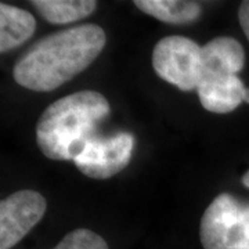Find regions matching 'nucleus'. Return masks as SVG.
Returning a JSON list of instances; mask_svg holds the SVG:
<instances>
[{"mask_svg": "<svg viewBox=\"0 0 249 249\" xmlns=\"http://www.w3.org/2000/svg\"><path fill=\"white\" fill-rule=\"evenodd\" d=\"M107 45L104 29L83 24L45 36L22 54L13 78L32 91H53L88 70Z\"/></svg>", "mask_w": 249, "mask_h": 249, "instance_id": "1", "label": "nucleus"}, {"mask_svg": "<svg viewBox=\"0 0 249 249\" xmlns=\"http://www.w3.org/2000/svg\"><path fill=\"white\" fill-rule=\"evenodd\" d=\"M111 112L108 100L94 90H82L52 103L36 124V144L46 158L75 160Z\"/></svg>", "mask_w": 249, "mask_h": 249, "instance_id": "2", "label": "nucleus"}, {"mask_svg": "<svg viewBox=\"0 0 249 249\" xmlns=\"http://www.w3.org/2000/svg\"><path fill=\"white\" fill-rule=\"evenodd\" d=\"M199 238L204 249H249V205L223 193L206 208Z\"/></svg>", "mask_w": 249, "mask_h": 249, "instance_id": "3", "label": "nucleus"}, {"mask_svg": "<svg viewBox=\"0 0 249 249\" xmlns=\"http://www.w3.org/2000/svg\"><path fill=\"white\" fill-rule=\"evenodd\" d=\"M152 68L178 89L196 90L202 76V47L186 36H166L152 50Z\"/></svg>", "mask_w": 249, "mask_h": 249, "instance_id": "4", "label": "nucleus"}, {"mask_svg": "<svg viewBox=\"0 0 249 249\" xmlns=\"http://www.w3.org/2000/svg\"><path fill=\"white\" fill-rule=\"evenodd\" d=\"M134 148V136L116 132L109 136H94L73 160L76 168L90 178L106 180L118 175L129 165Z\"/></svg>", "mask_w": 249, "mask_h": 249, "instance_id": "5", "label": "nucleus"}, {"mask_svg": "<svg viewBox=\"0 0 249 249\" xmlns=\"http://www.w3.org/2000/svg\"><path fill=\"white\" fill-rule=\"evenodd\" d=\"M47 201L34 190H21L0 202V249H11L43 219Z\"/></svg>", "mask_w": 249, "mask_h": 249, "instance_id": "6", "label": "nucleus"}, {"mask_svg": "<svg viewBox=\"0 0 249 249\" xmlns=\"http://www.w3.org/2000/svg\"><path fill=\"white\" fill-rule=\"evenodd\" d=\"M244 64L245 50L237 39L231 36L214 37L202 47L201 82L238 75Z\"/></svg>", "mask_w": 249, "mask_h": 249, "instance_id": "7", "label": "nucleus"}, {"mask_svg": "<svg viewBox=\"0 0 249 249\" xmlns=\"http://www.w3.org/2000/svg\"><path fill=\"white\" fill-rule=\"evenodd\" d=\"M201 106L213 114H229L242 103L249 104V88L238 75L201 82L196 88Z\"/></svg>", "mask_w": 249, "mask_h": 249, "instance_id": "8", "label": "nucleus"}, {"mask_svg": "<svg viewBox=\"0 0 249 249\" xmlns=\"http://www.w3.org/2000/svg\"><path fill=\"white\" fill-rule=\"evenodd\" d=\"M36 31L35 17L27 10L0 3V52L6 53L24 45Z\"/></svg>", "mask_w": 249, "mask_h": 249, "instance_id": "9", "label": "nucleus"}, {"mask_svg": "<svg viewBox=\"0 0 249 249\" xmlns=\"http://www.w3.org/2000/svg\"><path fill=\"white\" fill-rule=\"evenodd\" d=\"M134 6L158 21L175 25L194 22L202 13L198 1L186 0H136Z\"/></svg>", "mask_w": 249, "mask_h": 249, "instance_id": "10", "label": "nucleus"}, {"mask_svg": "<svg viewBox=\"0 0 249 249\" xmlns=\"http://www.w3.org/2000/svg\"><path fill=\"white\" fill-rule=\"evenodd\" d=\"M36 11L50 24L64 25L91 16L97 9L93 0H32Z\"/></svg>", "mask_w": 249, "mask_h": 249, "instance_id": "11", "label": "nucleus"}, {"mask_svg": "<svg viewBox=\"0 0 249 249\" xmlns=\"http://www.w3.org/2000/svg\"><path fill=\"white\" fill-rule=\"evenodd\" d=\"M53 249H109L107 241L89 229H75L68 232Z\"/></svg>", "mask_w": 249, "mask_h": 249, "instance_id": "12", "label": "nucleus"}, {"mask_svg": "<svg viewBox=\"0 0 249 249\" xmlns=\"http://www.w3.org/2000/svg\"><path fill=\"white\" fill-rule=\"evenodd\" d=\"M238 21H240V25L245 36H247V39L249 40V0H245L240 4Z\"/></svg>", "mask_w": 249, "mask_h": 249, "instance_id": "13", "label": "nucleus"}, {"mask_svg": "<svg viewBox=\"0 0 249 249\" xmlns=\"http://www.w3.org/2000/svg\"><path fill=\"white\" fill-rule=\"evenodd\" d=\"M241 181H242V184L247 187V188H249V170L242 176V178H241Z\"/></svg>", "mask_w": 249, "mask_h": 249, "instance_id": "14", "label": "nucleus"}]
</instances>
